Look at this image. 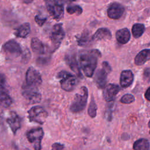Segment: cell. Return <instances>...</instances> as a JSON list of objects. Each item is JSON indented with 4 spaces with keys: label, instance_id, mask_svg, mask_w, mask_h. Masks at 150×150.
Wrapping results in <instances>:
<instances>
[{
    "label": "cell",
    "instance_id": "ba28073f",
    "mask_svg": "<svg viewBox=\"0 0 150 150\" xmlns=\"http://www.w3.org/2000/svg\"><path fill=\"white\" fill-rule=\"evenodd\" d=\"M102 66L101 69L97 71L94 78L96 84L99 88L105 87L107 80V74L111 71V67L107 62H103Z\"/></svg>",
    "mask_w": 150,
    "mask_h": 150
},
{
    "label": "cell",
    "instance_id": "8fae6325",
    "mask_svg": "<svg viewBox=\"0 0 150 150\" xmlns=\"http://www.w3.org/2000/svg\"><path fill=\"white\" fill-rule=\"evenodd\" d=\"M4 52L11 57H18L22 54V49L19 44L14 40L6 42L2 47Z\"/></svg>",
    "mask_w": 150,
    "mask_h": 150
},
{
    "label": "cell",
    "instance_id": "ac0fdd59",
    "mask_svg": "<svg viewBox=\"0 0 150 150\" xmlns=\"http://www.w3.org/2000/svg\"><path fill=\"white\" fill-rule=\"evenodd\" d=\"M150 60V49H144L139 52L135 57V63L138 66L144 64Z\"/></svg>",
    "mask_w": 150,
    "mask_h": 150
},
{
    "label": "cell",
    "instance_id": "7a4b0ae2",
    "mask_svg": "<svg viewBox=\"0 0 150 150\" xmlns=\"http://www.w3.org/2000/svg\"><path fill=\"white\" fill-rule=\"evenodd\" d=\"M88 98V90L85 86L80 88V92L77 93L70 105V110L74 113L82 111L86 107Z\"/></svg>",
    "mask_w": 150,
    "mask_h": 150
},
{
    "label": "cell",
    "instance_id": "52a82bcc",
    "mask_svg": "<svg viewBox=\"0 0 150 150\" xmlns=\"http://www.w3.org/2000/svg\"><path fill=\"white\" fill-rule=\"evenodd\" d=\"M49 14L56 20L60 19L64 15V7L62 3L54 0H45Z\"/></svg>",
    "mask_w": 150,
    "mask_h": 150
},
{
    "label": "cell",
    "instance_id": "ffe728a7",
    "mask_svg": "<svg viewBox=\"0 0 150 150\" xmlns=\"http://www.w3.org/2000/svg\"><path fill=\"white\" fill-rule=\"evenodd\" d=\"M111 38V34L110 30L104 28L97 29L96 33L93 35L92 39L94 40H99L101 39H110Z\"/></svg>",
    "mask_w": 150,
    "mask_h": 150
},
{
    "label": "cell",
    "instance_id": "e575fe53",
    "mask_svg": "<svg viewBox=\"0 0 150 150\" xmlns=\"http://www.w3.org/2000/svg\"><path fill=\"white\" fill-rule=\"evenodd\" d=\"M54 1H56L57 2H60V3H62V0H54Z\"/></svg>",
    "mask_w": 150,
    "mask_h": 150
},
{
    "label": "cell",
    "instance_id": "d590c367",
    "mask_svg": "<svg viewBox=\"0 0 150 150\" xmlns=\"http://www.w3.org/2000/svg\"><path fill=\"white\" fill-rule=\"evenodd\" d=\"M148 127H149V128H150V121H149V122H148ZM149 134H150V131H149Z\"/></svg>",
    "mask_w": 150,
    "mask_h": 150
},
{
    "label": "cell",
    "instance_id": "8992f818",
    "mask_svg": "<svg viewBox=\"0 0 150 150\" xmlns=\"http://www.w3.org/2000/svg\"><path fill=\"white\" fill-rule=\"evenodd\" d=\"M43 135V130L40 127L31 129L27 132L26 138L29 142L32 144L35 150L41 149V142Z\"/></svg>",
    "mask_w": 150,
    "mask_h": 150
},
{
    "label": "cell",
    "instance_id": "4fadbf2b",
    "mask_svg": "<svg viewBox=\"0 0 150 150\" xmlns=\"http://www.w3.org/2000/svg\"><path fill=\"white\" fill-rule=\"evenodd\" d=\"M120 90V87L115 84H109L105 86L103 91V97L107 102L112 101Z\"/></svg>",
    "mask_w": 150,
    "mask_h": 150
},
{
    "label": "cell",
    "instance_id": "7c38bea8",
    "mask_svg": "<svg viewBox=\"0 0 150 150\" xmlns=\"http://www.w3.org/2000/svg\"><path fill=\"white\" fill-rule=\"evenodd\" d=\"M6 122L14 135L21 127V118L15 111H11L6 119Z\"/></svg>",
    "mask_w": 150,
    "mask_h": 150
},
{
    "label": "cell",
    "instance_id": "4316f807",
    "mask_svg": "<svg viewBox=\"0 0 150 150\" xmlns=\"http://www.w3.org/2000/svg\"><path fill=\"white\" fill-rule=\"evenodd\" d=\"M67 12L70 15L76 14V15H80L83 12L82 8L79 5L69 6L67 8Z\"/></svg>",
    "mask_w": 150,
    "mask_h": 150
},
{
    "label": "cell",
    "instance_id": "2e32d148",
    "mask_svg": "<svg viewBox=\"0 0 150 150\" xmlns=\"http://www.w3.org/2000/svg\"><path fill=\"white\" fill-rule=\"evenodd\" d=\"M134 75L131 70H126L121 72L120 76V84L122 87H129L132 83Z\"/></svg>",
    "mask_w": 150,
    "mask_h": 150
},
{
    "label": "cell",
    "instance_id": "4dcf8cb0",
    "mask_svg": "<svg viewBox=\"0 0 150 150\" xmlns=\"http://www.w3.org/2000/svg\"><path fill=\"white\" fill-rule=\"evenodd\" d=\"M144 78L146 81L150 82V69H146L144 70Z\"/></svg>",
    "mask_w": 150,
    "mask_h": 150
},
{
    "label": "cell",
    "instance_id": "30bf717a",
    "mask_svg": "<svg viewBox=\"0 0 150 150\" xmlns=\"http://www.w3.org/2000/svg\"><path fill=\"white\" fill-rule=\"evenodd\" d=\"M22 94L30 104L39 103L42 99L41 94L38 88L28 87L23 84Z\"/></svg>",
    "mask_w": 150,
    "mask_h": 150
},
{
    "label": "cell",
    "instance_id": "d4e9b609",
    "mask_svg": "<svg viewBox=\"0 0 150 150\" xmlns=\"http://www.w3.org/2000/svg\"><path fill=\"white\" fill-rule=\"evenodd\" d=\"M97 107L96 105V103L94 101V98L92 97L88 108V114L91 118H94L96 116L97 114Z\"/></svg>",
    "mask_w": 150,
    "mask_h": 150
},
{
    "label": "cell",
    "instance_id": "d6a6232c",
    "mask_svg": "<svg viewBox=\"0 0 150 150\" xmlns=\"http://www.w3.org/2000/svg\"><path fill=\"white\" fill-rule=\"evenodd\" d=\"M145 97L147 100L150 101V87H149L146 90V91L145 93Z\"/></svg>",
    "mask_w": 150,
    "mask_h": 150
},
{
    "label": "cell",
    "instance_id": "5bb4252c",
    "mask_svg": "<svg viewBox=\"0 0 150 150\" xmlns=\"http://www.w3.org/2000/svg\"><path fill=\"white\" fill-rule=\"evenodd\" d=\"M124 12V7L120 4L114 2L109 6L107 9V15L111 19H117L122 16Z\"/></svg>",
    "mask_w": 150,
    "mask_h": 150
},
{
    "label": "cell",
    "instance_id": "277c9868",
    "mask_svg": "<svg viewBox=\"0 0 150 150\" xmlns=\"http://www.w3.org/2000/svg\"><path fill=\"white\" fill-rule=\"evenodd\" d=\"M47 115V111L39 105L32 107L28 111V118L29 121L39 124H43L45 122Z\"/></svg>",
    "mask_w": 150,
    "mask_h": 150
},
{
    "label": "cell",
    "instance_id": "9a60e30c",
    "mask_svg": "<svg viewBox=\"0 0 150 150\" xmlns=\"http://www.w3.org/2000/svg\"><path fill=\"white\" fill-rule=\"evenodd\" d=\"M65 60L67 65L71 69V70H73L78 77H81L82 75L81 73L80 67L78 64V62L75 53H69L66 54L65 56Z\"/></svg>",
    "mask_w": 150,
    "mask_h": 150
},
{
    "label": "cell",
    "instance_id": "f1b7e54d",
    "mask_svg": "<svg viewBox=\"0 0 150 150\" xmlns=\"http://www.w3.org/2000/svg\"><path fill=\"white\" fill-rule=\"evenodd\" d=\"M35 22L39 26H42L45 23L46 19V18H42L40 17H39V16L36 15L35 17Z\"/></svg>",
    "mask_w": 150,
    "mask_h": 150
},
{
    "label": "cell",
    "instance_id": "cb8c5ba5",
    "mask_svg": "<svg viewBox=\"0 0 150 150\" xmlns=\"http://www.w3.org/2000/svg\"><path fill=\"white\" fill-rule=\"evenodd\" d=\"M145 31V26L141 23L134 24L132 28V33L134 38H139Z\"/></svg>",
    "mask_w": 150,
    "mask_h": 150
},
{
    "label": "cell",
    "instance_id": "484cf974",
    "mask_svg": "<svg viewBox=\"0 0 150 150\" xmlns=\"http://www.w3.org/2000/svg\"><path fill=\"white\" fill-rule=\"evenodd\" d=\"M77 43L79 46H85L89 42V33L87 31L84 32L80 37L77 38Z\"/></svg>",
    "mask_w": 150,
    "mask_h": 150
},
{
    "label": "cell",
    "instance_id": "7402d4cb",
    "mask_svg": "<svg viewBox=\"0 0 150 150\" xmlns=\"http://www.w3.org/2000/svg\"><path fill=\"white\" fill-rule=\"evenodd\" d=\"M30 31V25L29 23H24L19 26L15 31V36L18 38H25L28 36Z\"/></svg>",
    "mask_w": 150,
    "mask_h": 150
},
{
    "label": "cell",
    "instance_id": "d6986e66",
    "mask_svg": "<svg viewBox=\"0 0 150 150\" xmlns=\"http://www.w3.org/2000/svg\"><path fill=\"white\" fill-rule=\"evenodd\" d=\"M117 40L121 44H125L127 43L131 37L130 32L127 28H123L117 30L115 34Z\"/></svg>",
    "mask_w": 150,
    "mask_h": 150
},
{
    "label": "cell",
    "instance_id": "e0dca14e",
    "mask_svg": "<svg viewBox=\"0 0 150 150\" xmlns=\"http://www.w3.org/2000/svg\"><path fill=\"white\" fill-rule=\"evenodd\" d=\"M12 103V100L5 86L0 87V104L4 107H9Z\"/></svg>",
    "mask_w": 150,
    "mask_h": 150
},
{
    "label": "cell",
    "instance_id": "83f0119b",
    "mask_svg": "<svg viewBox=\"0 0 150 150\" xmlns=\"http://www.w3.org/2000/svg\"><path fill=\"white\" fill-rule=\"evenodd\" d=\"M134 101H135L134 97L130 94H126L124 95L120 100V101L124 104H130L134 102Z\"/></svg>",
    "mask_w": 150,
    "mask_h": 150
},
{
    "label": "cell",
    "instance_id": "3957f363",
    "mask_svg": "<svg viewBox=\"0 0 150 150\" xmlns=\"http://www.w3.org/2000/svg\"><path fill=\"white\" fill-rule=\"evenodd\" d=\"M57 77L60 79V83L63 90L71 91L74 89L77 84V77L71 73L63 70L57 74Z\"/></svg>",
    "mask_w": 150,
    "mask_h": 150
},
{
    "label": "cell",
    "instance_id": "1f68e13d",
    "mask_svg": "<svg viewBox=\"0 0 150 150\" xmlns=\"http://www.w3.org/2000/svg\"><path fill=\"white\" fill-rule=\"evenodd\" d=\"M5 77L4 74L0 73V87L2 86H4L5 84Z\"/></svg>",
    "mask_w": 150,
    "mask_h": 150
},
{
    "label": "cell",
    "instance_id": "9c48e42d",
    "mask_svg": "<svg viewBox=\"0 0 150 150\" xmlns=\"http://www.w3.org/2000/svg\"><path fill=\"white\" fill-rule=\"evenodd\" d=\"M64 36V32L62 27V24L57 23L54 25L52 30L51 35L50 36L53 46V52L56 50L59 47L62 40L63 39Z\"/></svg>",
    "mask_w": 150,
    "mask_h": 150
},
{
    "label": "cell",
    "instance_id": "6da1fadb",
    "mask_svg": "<svg viewBox=\"0 0 150 150\" xmlns=\"http://www.w3.org/2000/svg\"><path fill=\"white\" fill-rule=\"evenodd\" d=\"M100 56V52L97 49L86 50L80 53L79 55L80 66L87 77H90L93 75L98 58Z\"/></svg>",
    "mask_w": 150,
    "mask_h": 150
},
{
    "label": "cell",
    "instance_id": "44dd1931",
    "mask_svg": "<svg viewBox=\"0 0 150 150\" xmlns=\"http://www.w3.org/2000/svg\"><path fill=\"white\" fill-rule=\"evenodd\" d=\"M31 47L33 52L42 54L45 53V46L40 40L37 38H33L31 40Z\"/></svg>",
    "mask_w": 150,
    "mask_h": 150
},
{
    "label": "cell",
    "instance_id": "603a6c76",
    "mask_svg": "<svg viewBox=\"0 0 150 150\" xmlns=\"http://www.w3.org/2000/svg\"><path fill=\"white\" fill-rule=\"evenodd\" d=\"M133 148L134 150H150V144L147 139L141 138L134 142Z\"/></svg>",
    "mask_w": 150,
    "mask_h": 150
},
{
    "label": "cell",
    "instance_id": "f546056e",
    "mask_svg": "<svg viewBox=\"0 0 150 150\" xmlns=\"http://www.w3.org/2000/svg\"><path fill=\"white\" fill-rule=\"evenodd\" d=\"M64 148V145L60 143H54L52 146L51 150H63Z\"/></svg>",
    "mask_w": 150,
    "mask_h": 150
},
{
    "label": "cell",
    "instance_id": "5b68a950",
    "mask_svg": "<svg viewBox=\"0 0 150 150\" xmlns=\"http://www.w3.org/2000/svg\"><path fill=\"white\" fill-rule=\"evenodd\" d=\"M42 80L40 73L33 67H30L26 71L25 76V83L24 85L38 88V87L42 84Z\"/></svg>",
    "mask_w": 150,
    "mask_h": 150
},
{
    "label": "cell",
    "instance_id": "836d02e7",
    "mask_svg": "<svg viewBox=\"0 0 150 150\" xmlns=\"http://www.w3.org/2000/svg\"><path fill=\"white\" fill-rule=\"evenodd\" d=\"M33 0H22V1L25 3V4H30L31 3Z\"/></svg>",
    "mask_w": 150,
    "mask_h": 150
},
{
    "label": "cell",
    "instance_id": "8d00e7d4",
    "mask_svg": "<svg viewBox=\"0 0 150 150\" xmlns=\"http://www.w3.org/2000/svg\"><path fill=\"white\" fill-rule=\"evenodd\" d=\"M69 2H73V1H75L76 0H68Z\"/></svg>",
    "mask_w": 150,
    "mask_h": 150
}]
</instances>
